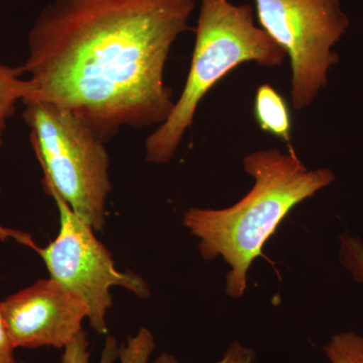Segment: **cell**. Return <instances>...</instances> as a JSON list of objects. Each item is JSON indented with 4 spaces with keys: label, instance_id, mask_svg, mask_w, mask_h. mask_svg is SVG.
<instances>
[{
    "label": "cell",
    "instance_id": "cell-15",
    "mask_svg": "<svg viewBox=\"0 0 363 363\" xmlns=\"http://www.w3.org/2000/svg\"><path fill=\"white\" fill-rule=\"evenodd\" d=\"M14 348L9 332H7L6 322L2 316L1 310H0V363H16L14 358Z\"/></svg>",
    "mask_w": 363,
    "mask_h": 363
},
{
    "label": "cell",
    "instance_id": "cell-11",
    "mask_svg": "<svg viewBox=\"0 0 363 363\" xmlns=\"http://www.w3.org/2000/svg\"><path fill=\"white\" fill-rule=\"evenodd\" d=\"M87 337L84 331H81L68 345L64 347L62 363H91L88 350ZM119 347L113 336H107L102 350L99 363H116L118 358Z\"/></svg>",
    "mask_w": 363,
    "mask_h": 363
},
{
    "label": "cell",
    "instance_id": "cell-1",
    "mask_svg": "<svg viewBox=\"0 0 363 363\" xmlns=\"http://www.w3.org/2000/svg\"><path fill=\"white\" fill-rule=\"evenodd\" d=\"M197 0H51L33 21L20 67L28 100L64 107L104 142L159 126L175 106L169 52ZM26 101V100H25Z\"/></svg>",
    "mask_w": 363,
    "mask_h": 363
},
{
    "label": "cell",
    "instance_id": "cell-12",
    "mask_svg": "<svg viewBox=\"0 0 363 363\" xmlns=\"http://www.w3.org/2000/svg\"><path fill=\"white\" fill-rule=\"evenodd\" d=\"M338 257L341 266L363 286V241L350 233L340 234Z\"/></svg>",
    "mask_w": 363,
    "mask_h": 363
},
{
    "label": "cell",
    "instance_id": "cell-17",
    "mask_svg": "<svg viewBox=\"0 0 363 363\" xmlns=\"http://www.w3.org/2000/svg\"><path fill=\"white\" fill-rule=\"evenodd\" d=\"M16 363H26V362H16Z\"/></svg>",
    "mask_w": 363,
    "mask_h": 363
},
{
    "label": "cell",
    "instance_id": "cell-14",
    "mask_svg": "<svg viewBox=\"0 0 363 363\" xmlns=\"http://www.w3.org/2000/svg\"><path fill=\"white\" fill-rule=\"evenodd\" d=\"M257 353L255 350L243 345L240 341H233L223 353L220 360L215 363H255ZM152 363H179L178 359L169 353L160 354Z\"/></svg>",
    "mask_w": 363,
    "mask_h": 363
},
{
    "label": "cell",
    "instance_id": "cell-10",
    "mask_svg": "<svg viewBox=\"0 0 363 363\" xmlns=\"http://www.w3.org/2000/svg\"><path fill=\"white\" fill-rule=\"evenodd\" d=\"M323 350L330 363H363V335L340 332L332 336Z\"/></svg>",
    "mask_w": 363,
    "mask_h": 363
},
{
    "label": "cell",
    "instance_id": "cell-3",
    "mask_svg": "<svg viewBox=\"0 0 363 363\" xmlns=\"http://www.w3.org/2000/svg\"><path fill=\"white\" fill-rule=\"evenodd\" d=\"M190 69L180 97L167 121L145 143V161L171 162L190 130L203 98L229 72L245 63L276 68L288 55L255 23L250 4L231 0H200Z\"/></svg>",
    "mask_w": 363,
    "mask_h": 363
},
{
    "label": "cell",
    "instance_id": "cell-8",
    "mask_svg": "<svg viewBox=\"0 0 363 363\" xmlns=\"http://www.w3.org/2000/svg\"><path fill=\"white\" fill-rule=\"evenodd\" d=\"M255 117L260 130L292 145V116L285 98L269 84L259 86L255 97Z\"/></svg>",
    "mask_w": 363,
    "mask_h": 363
},
{
    "label": "cell",
    "instance_id": "cell-16",
    "mask_svg": "<svg viewBox=\"0 0 363 363\" xmlns=\"http://www.w3.org/2000/svg\"><path fill=\"white\" fill-rule=\"evenodd\" d=\"M6 123L4 121H0V147H1L2 143H4V133L6 130Z\"/></svg>",
    "mask_w": 363,
    "mask_h": 363
},
{
    "label": "cell",
    "instance_id": "cell-13",
    "mask_svg": "<svg viewBox=\"0 0 363 363\" xmlns=\"http://www.w3.org/2000/svg\"><path fill=\"white\" fill-rule=\"evenodd\" d=\"M155 347L156 341L152 332L142 328L119 347V363H149Z\"/></svg>",
    "mask_w": 363,
    "mask_h": 363
},
{
    "label": "cell",
    "instance_id": "cell-6",
    "mask_svg": "<svg viewBox=\"0 0 363 363\" xmlns=\"http://www.w3.org/2000/svg\"><path fill=\"white\" fill-rule=\"evenodd\" d=\"M260 28L290 59L291 104L304 111L328 85L339 61L334 50L350 20L340 0H253Z\"/></svg>",
    "mask_w": 363,
    "mask_h": 363
},
{
    "label": "cell",
    "instance_id": "cell-7",
    "mask_svg": "<svg viewBox=\"0 0 363 363\" xmlns=\"http://www.w3.org/2000/svg\"><path fill=\"white\" fill-rule=\"evenodd\" d=\"M0 310L14 348L65 347L82 331L87 306L51 278L0 302Z\"/></svg>",
    "mask_w": 363,
    "mask_h": 363
},
{
    "label": "cell",
    "instance_id": "cell-9",
    "mask_svg": "<svg viewBox=\"0 0 363 363\" xmlns=\"http://www.w3.org/2000/svg\"><path fill=\"white\" fill-rule=\"evenodd\" d=\"M20 68L0 64V121L6 123L18 101L30 99L32 87L28 80L21 78Z\"/></svg>",
    "mask_w": 363,
    "mask_h": 363
},
{
    "label": "cell",
    "instance_id": "cell-4",
    "mask_svg": "<svg viewBox=\"0 0 363 363\" xmlns=\"http://www.w3.org/2000/svg\"><path fill=\"white\" fill-rule=\"evenodd\" d=\"M23 104L44 187L54 189L74 213L94 230H102L112 189L104 140L64 107L40 100Z\"/></svg>",
    "mask_w": 363,
    "mask_h": 363
},
{
    "label": "cell",
    "instance_id": "cell-2",
    "mask_svg": "<svg viewBox=\"0 0 363 363\" xmlns=\"http://www.w3.org/2000/svg\"><path fill=\"white\" fill-rule=\"evenodd\" d=\"M242 166L255 183L240 201L223 209L190 208L183 216L184 226L199 240L203 259L221 257L228 264L225 294L236 300L245 296L248 271L279 224L335 181L331 169H308L293 147L286 152L255 150Z\"/></svg>",
    "mask_w": 363,
    "mask_h": 363
},
{
    "label": "cell",
    "instance_id": "cell-5",
    "mask_svg": "<svg viewBox=\"0 0 363 363\" xmlns=\"http://www.w3.org/2000/svg\"><path fill=\"white\" fill-rule=\"evenodd\" d=\"M56 203L60 215L59 233L45 247L35 245L32 236L0 225V240L11 238L32 248L44 260L50 278L77 295L87 306V319L98 334H106V315L112 307L111 290L121 286L140 298L150 297L145 279L116 269L109 250L88 225L52 188H45Z\"/></svg>",
    "mask_w": 363,
    "mask_h": 363
}]
</instances>
